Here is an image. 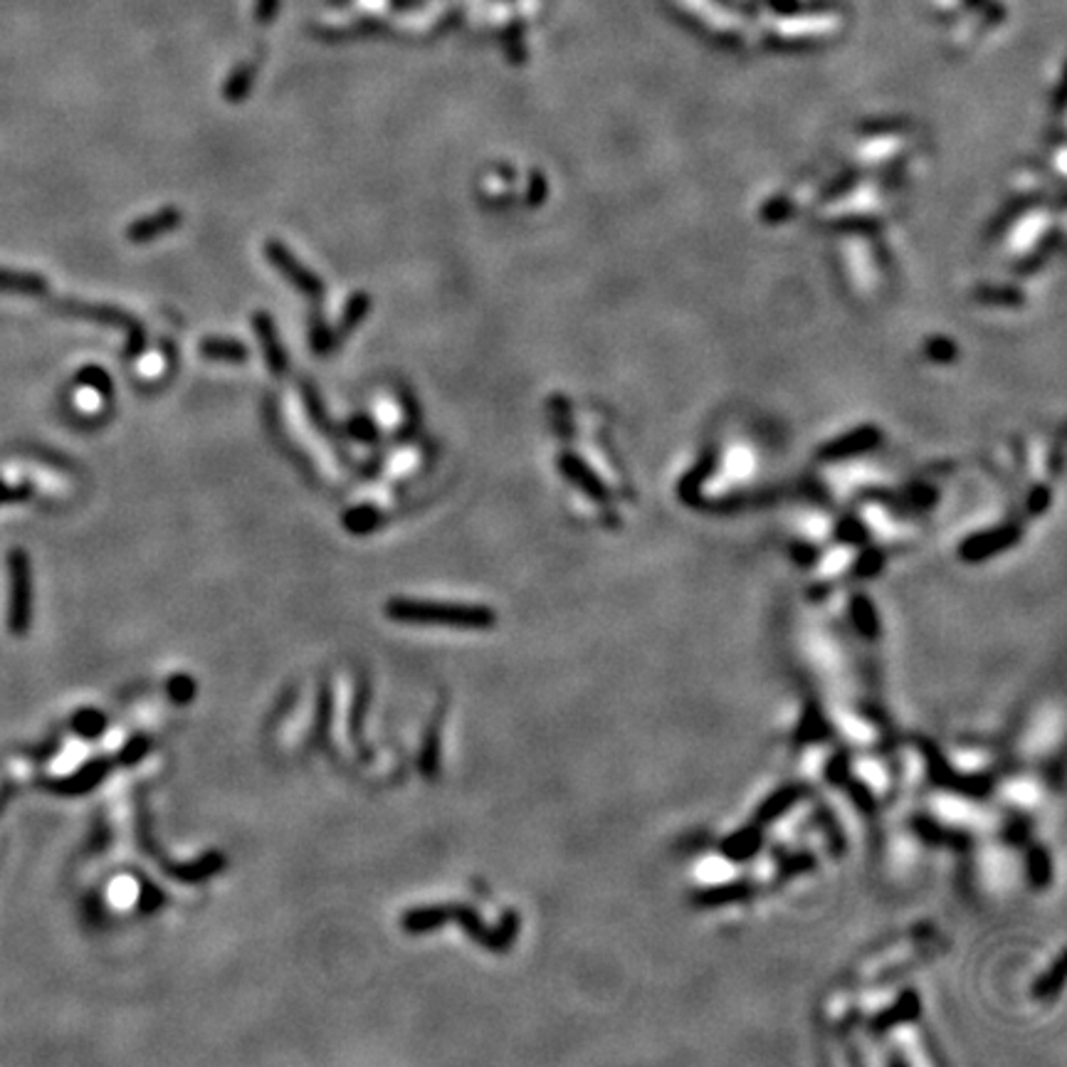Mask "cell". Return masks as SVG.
Wrapping results in <instances>:
<instances>
[{
	"instance_id": "6da1fadb",
	"label": "cell",
	"mask_w": 1067,
	"mask_h": 1067,
	"mask_svg": "<svg viewBox=\"0 0 1067 1067\" xmlns=\"http://www.w3.org/2000/svg\"><path fill=\"white\" fill-rule=\"evenodd\" d=\"M386 613L398 623H418V626H450V628H487L494 623L492 611L479 605L405 601L398 599L386 605Z\"/></svg>"
},
{
	"instance_id": "7a4b0ae2",
	"label": "cell",
	"mask_w": 1067,
	"mask_h": 1067,
	"mask_svg": "<svg viewBox=\"0 0 1067 1067\" xmlns=\"http://www.w3.org/2000/svg\"><path fill=\"white\" fill-rule=\"evenodd\" d=\"M58 310L67 312L72 316H83V319H92L97 324H104V327H116L126 331V356L134 359L139 356L143 347H147V329L143 324L131 316L129 312L116 310L110 304H83V302H62L58 304Z\"/></svg>"
},
{
	"instance_id": "3957f363",
	"label": "cell",
	"mask_w": 1067,
	"mask_h": 1067,
	"mask_svg": "<svg viewBox=\"0 0 1067 1067\" xmlns=\"http://www.w3.org/2000/svg\"><path fill=\"white\" fill-rule=\"evenodd\" d=\"M265 255L269 260V265L279 269L289 285L300 289V292L304 297H310V300H322L324 297L322 277L314 275L312 269L304 265V262L297 260L292 252L287 250V246H283L279 240H269L265 246Z\"/></svg>"
},
{
	"instance_id": "277c9868",
	"label": "cell",
	"mask_w": 1067,
	"mask_h": 1067,
	"mask_svg": "<svg viewBox=\"0 0 1067 1067\" xmlns=\"http://www.w3.org/2000/svg\"><path fill=\"white\" fill-rule=\"evenodd\" d=\"M11 574H13V603H11V630L15 636H23L30 626V564L25 551H13L11 554Z\"/></svg>"
},
{
	"instance_id": "5b68a950",
	"label": "cell",
	"mask_w": 1067,
	"mask_h": 1067,
	"mask_svg": "<svg viewBox=\"0 0 1067 1067\" xmlns=\"http://www.w3.org/2000/svg\"><path fill=\"white\" fill-rule=\"evenodd\" d=\"M180 223H184V213L178 208H161V211L147 215V218L134 221L129 230H126V238L134 246H147V242L164 238L166 233L176 230Z\"/></svg>"
},
{
	"instance_id": "8992f818",
	"label": "cell",
	"mask_w": 1067,
	"mask_h": 1067,
	"mask_svg": "<svg viewBox=\"0 0 1067 1067\" xmlns=\"http://www.w3.org/2000/svg\"><path fill=\"white\" fill-rule=\"evenodd\" d=\"M252 327H255V331H258L260 343H262V354H265L269 371H273L275 376H285L289 361H287V351L283 347V341H279V334H277L273 316H269L267 312H255L252 314Z\"/></svg>"
},
{
	"instance_id": "52a82bcc",
	"label": "cell",
	"mask_w": 1067,
	"mask_h": 1067,
	"mask_svg": "<svg viewBox=\"0 0 1067 1067\" xmlns=\"http://www.w3.org/2000/svg\"><path fill=\"white\" fill-rule=\"evenodd\" d=\"M198 349H201V354L208 361H223V364H246L250 359V349L238 339L208 337Z\"/></svg>"
},
{
	"instance_id": "ba28073f",
	"label": "cell",
	"mask_w": 1067,
	"mask_h": 1067,
	"mask_svg": "<svg viewBox=\"0 0 1067 1067\" xmlns=\"http://www.w3.org/2000/svg\"><path fill=\"white\" fill-rule=\"evenodd\" d=\"M448 919H450L448 907H423V909H413L403 917V929L409 931V934H425V931L445 925Z\"/></svg>"
},
{
	"instance_id": "9c48e42d",
	"label": "cell",
	"mask_w": 1067,
	"mask_h": 1067,
	"mask_svg": "<svg viewBox=\"0 0 1067 1067\" xmlns=\"http://www.w3.org/2000/svg\"><path fill=\"white\" fill-rule=\"evenodd\" d=\"M368 310H371V297L366 292L351 294L347 306H343V316H341V322H339L337 339H343V337H347V334L359 329L361 324H364Z\"/></svg>"
},
{
	"instance_id": "30bf717a",
	"label": "cell",
	"mask_w": 1067,
	"mask_h": 1067,
	"mask_svg": "<svg viewBox=\"0 0 1067 1067\" xmlns=\"http://www.w3.org/2000/svg\"><path fill=\"white\" fill-rule=\"evenodd\" d=\"M381 522H384V514L371 504L356 506V510H349L343 514V527H347L351 534H359V537L361 534H368L376 527H381Z\"/></svg>"
},
{
	"instance_id": "8fae6325",
	"label": "cell",
	"mask_w": 1067,
	"mask_h": 1067,
	"mask_svg": "<svg viewBox=\"0 0 1067 1067\" xmlns=\"http://www.w3.org/2000/svg\"><path fill=\"white\" fill-rule=\"evenodd\" d=\"M337 331H334L327 322L322 319V314H312L310 319V343L312 349L319 356H327L337 347Z\"/></svg>"
},
{
	"instance_id": "7c38bea8",
	"label": "cell",
	"mask_w": 1067,
	"mask_h": 1067,
	"mask_svg": "<svg viewBox=\"0 0 1067 1067\" xmlns=\"http://www.w3.org/2000/svg\"><path fill=\"white\" fill-rule=\"evenodd\" d=\"M0 289H11V292H25V294H40L45 289V279L38 275H21V273H8V269H0Z\"/></svg>"
},
{
	"instance_id": "4fadbf2b",
	"label": "cell",
	"mask_w": 1067,
	"mask_h": 1067,
	"mask_svg": "<svg viewBox=\"0 0 1067 1067\" xmlns=\"http://www.w3.org/2000/svg\"><path fill=\"white\" fill-rule=\"evenodd\" d=\"M106 768H110V764H92L87 768V771L83 776H77V779H72L67 783H62V789H67V793H79V791H87V789H92V786L97 781H102L104 779V774H106Z\"/></svg>"
},
{
	"instance_id": "5bb4252c",
	"label": "cell",
	"mask_w": 1067,
	"mask_h": 1067,
	"mask_svg": "<svg viewBox=\"0 0 1067 1067\" xmlns=\"http://www.w3.org/2000/svg\"><path fill=\"white\" fill-rule=\"evenodd\" d=\"M302 393H304V405H306V411H310L312 420L316 423V428H322V430H331L329 418H327V411H324V403H322L319 393H316L310 384H302Z\"/></svg>"
},
{
	"instance_id": "9a60e30c",
	"label": "cell",
	"mask_w": 1067,
	"mask_h": 1067,
	"mask_svg": "<svg viewBox=\"0 0 1067 1067\" xmlns=\"http://www.w3.org/2000/svg\"><path fill=\"white\" fill-rule=\"evenodd\" d=\"M347 430H349V438H356L361 442H376L378 440L376 423L366 418V415H356V418L349 423Z\"/></svg>"
},
{
	"instance_id": "2e32d148",
	"label": "cell",
	"mask_w": 1067,
	"mask_h": 1067,
	"mask_svg": "<svg viewBox=\"0 0 1067 1067\" xmlns=\"http://www.w3.org/2000/svg\"><path fill=\"white\" fill-rule=\"evenodd\" d=\"M79 378H83V384H87V386L102 388L104 396L112 393V381H110V376H106L102 368H87V371H83V376H79Z\"/></svg>"
},
{
	"instance_id": "e0dca14e",
	"label": "cell",
	"mask_w": 1067,
	"mask_h": 1067,
	"mask_svg": "<svg viewBox=\"0 0 1067 1067\" xmlns=\"http://www.w3.org/2000/svg\"><path fill=\"white\" fill-rule=\"evenodd\" d=\"M193 692H196V685L193 680H188V677H178V680L171 682V700L174 702H188L193 698Z\"/></svg>"
},
{
	"instance_id": "ac0fdd59",
	"label": "cell",
	"mask_w": 1067,
	"mask_h": 1067,
	"mask_svg": "<svg viewBox=\"0 0 1067 1067\" xmlns=\"http://www.w3.org/2000/svg\"><path fill=\"white\" fill-rule=\"evenodd\" d=\"M102 725H104L102 717H99V714H95V712H85V714H83V719L77 721V727L83 729L85 735H89V737L97 735V731L102 729Z\"/></svg>"
},
{
	"instance_id": "d6986e66",
	"label": "cell",
	"mask_w": 1067,
	"mask_h": 1067,
	"mask_svg": "<svg viewBox=\"0 0 1067 1067\" xmlns=\"http://www.w3.org/2000/svg\"><path fill=\"white\" fill-rule=\"evenodd\" d=\"M143 749H147V741H143V739H141V741H134V744H131L129 749H126V752H129V754H124V756H122V762H124V764L137 762V758H141L143 754H147V752H143Z\"/></svg>"
}]
</instances>
